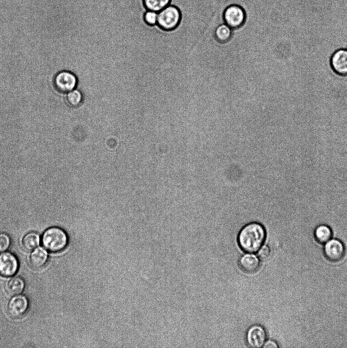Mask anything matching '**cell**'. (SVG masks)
Listing matches in <instances>:
<instances>
[{"mask_svg":"<svg viewBox=\"0 0 347 348\" xmlns=\"http://www.w3.org/2000/svg\"><path fill=\"white\" fill-rule=\"evenodd\" d=\"M171 0H143V5L148 10L158 13L170 4Z\"/></svg>","mask_w":347,"mask_h":348,"instance_id":"cell-18","label":"cell"},{"mask_svg":"<svg viewBox=\"0 0 347 348\" xmlns=\"http://www.w3.org/2000/svg\"><path fill=\"white\" fill-rule=\"evenodd\" d=\"M223 17L225 23L232 29H235L243 24L245 19V13L244 9L240 6L232 5L225 10Z\"/></svg>","mask_w":347,"mask_h":348,"instance_id":"cell-5","label":"cell"},{"mask_svg":"<svg viewBox=\"0 0 347 348\" xmlns=\"http://www.w3.org/2000/svg\"><path fill=\"white\" fill-rule=\"evenodd\" d=\"M263 347L265 348H276L278 347V346L277 343L274 341L269 340L265 342Z\"/></svg>","mask_w":347,"mask_h":348,"instance_id":"cell-22","label":"cell"},{"mask_svg":"<svg viewBox=\"0 0 347 348\" xmlns=\"http://www.w3.org/2000/svg\"><path fill=\"white\" fill-rule=\"evenodd\" d=\"M324 253L327 259L333 262H337L343 257L345 247L340 240L337 239H331L325 243Z\"/></svg>","mask_w":347,"mask_h":348,"instance_id":"cell-8","label":"cell"},{"mask_svg":"<svg viewBox=\"0 0 347 348\" xmlns=\"http://www.w3.org/2000/svg\"><path fill=\"white\" fill-rule=\"evenodd\" d=\"M346 49H347V46H346Z\"/></svg>","mask_w":347,"mask_h":348,"instance_id":"cell-23","label":"cell"},{"mask_svg":"<svg viewBox=\"0 0 347 348\" xmlns=\"http://www.w3.org/2000/svg\"><path fill=\"white\" fill-rule=\"evenodd\" d=\"M48 255L46 250L42 247H37L31 253L29 261L31 265L36 269L43 267L48 260Z\"/></svg>","mask_w":347,"mask_h":348,"instance_id":"cell-12","label":"cell"},{"mask_svg":"<svg viewBox=\"0 0 347 348\" xmlns=\"http://www.w3.org/2000/svg\"><path fill=\"white\" fill-rule=\"evenodd\" d=\"M19 268V262L16 256L10 252L0 254V275L5 277L14 276Z\"/></svg>","mask_w":347,"mask_h":348,"instance_id":"cell-6","label":"cell"},{"mask_svg":"<svg viewBox=\"0 0 347 348\" xmlns=\"http://www.w3.org/2000/svg\"><path fill=\"white\" fill-rule=\"evenodd\" d=\"M66 100L68 105L73 108H77L80 106L83 100L82 92L75 89L67 93Z\"/></svg>","mask_w":347,"mask_h":348,"instance_id":"cell-17","label":"cell"},{"mask_svg":"<svg viewBox=\"0 0 347 348\" xmlns=\"http://www.w3.org/2000/svg\"><path fill=\"white\" fill-rule=\"evenodd\" d=\"M267 334L264 328L259 325H253L247 330L246 340L248 345L251 347H263L266 341Z\"/></svg>","mask_w":347,"mask_h":348,"instance_id":"cell-9","label":"cell"},{"mask_svg":"<svg viewBox=\"0 0 347 348\" xmlns=\"http://www.w3.org/2000/svg\"><path fill=\"white\" fill-rule=\"evenodd\" d=\"M77 84L78 78L76 75L68 71L60 72L54 79L55 88L62 93H68L75 89Z\"/></svg>","mask_w":347,"mask_h":348,"instance_id":"cell-4","label":"cell"},{"mask_svg":"<svg viewBox=\"0 0 347 348\" xmlns=\"http://www.w3.org/2000/svg\"><path fill=\"white\" fill-rule=\"evenodd\" d=\"M40 243V235L35 232L27 233L24 236L22 240V246L27 251L34 250L39 245Z\"/></svg>","mask_w":347,"mask_h":348,"instance_id":"cell-15","label":"cell"},{"mask_svg":"<svg viewBox=\"0 0 347 348\" xmlns=\"http://www.w3.org/2000/svg\"><path fill=\"white\" fill-rule=\"evenodd\" d=\"M266 236V231L263 225L257 222H251L241 229L237 240L243 251L254 253L262 246Z\"/></svg>","mask_w":347,"mask_h":348,"instance_id":"cell-1","label":"cell"},{"mask_svg":"<svg viewBox=\"0 0 347 348\" xmlns=\"http://www.w3.org/2000/svg\"><path fill=\"white\" fill-rule=\"evenodd\" d=\"M11 238L6 233H0V253L5 252L10 247Z\"/></svg>","mask_w":347,"mask_h":348,"instance_id":"cell-20","label":"cell"},{"mask_svg":"<svg viewBox=\"0 0 347 348\" xmlns=\"http://www.w3.org/2000/svg\"><path fill=\"white\" fill-rule=\"evenodd\" d=\"M181 17L179 9L169 4L158 13L157 25L163 30H174L179 24Z\"/></svg>","mask_w":347,"mask_h":348,"instance_id":"cell-3","label":"cell"},{"mask_svg":"<svg viewBox=\"0 0 347 348\" xmlns=\"http://www.w3.org/2000/svg\"><path fill=\"white\" fill-rule=\"evenodd\" d=\"M158 13L147 10L143 15L144 22L149 25L153 26L157 24Z\"/></svg>","mask_w":347,"mask_h":348,"instance_id":"cell-19","label":"cell"},{"mask_svg":"<svg viewBox=\"0 0 347 348\" xmlns=\"http://www.w3.org/2000/svg\"><path fill=\"white\" fill-rule=\"evenodd\" d=\"M240 268L245 273L253 274L257 271L260 266L259 259L255 255L247 253L240 257L239 260Z\"/></svg>","mask_w":347,"mask_h":348,"instance_id":"cell-11","label":"cell"},{"mask_svg":"<svg viewBox=\"0 0 347 348\" xmlns=\"http://www.w3.org/2000/svg\"><path fill=\"white\" fill-rule=\"evenodd\" d=\"M41 242L45 249L50 252L56 253L66 248L68 237L67 233L61 228L51 227L44 231Z\"/></svg>","mask_w":347,"mask_h":348,"instance_id":"cell-2","label":"cell"},{"mask_svg":"<svg viewBox=\"0 0 347 348\" xmlns=\"http://www.w3.org/2000/svg\"><path fill=\"white\" fill-rule=\"evenodd\" d=\"M314 237L317 242L325 244L332 237V231L329 226L326 225H320L314 230Z\"/></svg>","mask_w":347,"mask_h":348,"instance_id":"cell-14","label":"cell"},{"mask_svg":"<svg viewBox=\"0 0 347 348\" xmlns=\"http://www.w3.org/2000/svg\"><path fill=\"white\" fill-rule=\"evenodd\" d=\"M270 254V250L267 245L262 246L258 250L257 256L262 260L267 259Z\"/></svg>","mask_w":347,"mask_h":348,"instance_id":"cell-21","label":"cell"},{"mask_svg":"<svg viewBox=\"0 0 347 348\" xmlns=\"http://www.w3.org/2000/svg\"><path fill=\"white\" fill-rule=\"evenodd\" d=\"M330 65L332 70L340 76H347V49H339L332 55Z\"/></svg>","mask_w":347,"mask_h":348,"instance_id":"cell-10","label":"cell"},{"mask_svg":"<svg viewBox=\"0 0 347 348\" xmlns=\"http://www.w3.org/2000/svg\"><path fill=\"white\" fill-rule=\"evenodd\" d=\"M233 29L226 23L218 25L215 31L216 39L220 42L225 43L232 38Z\"/></svg>","mask_w":347,"mask_h":348,"instance_id":"cell-16","label":"cell"},{"mask_svg":"<svg viewBox=\"0 0 347 348\" xmlns=\"http://www.w3.org/2000/svg\"><path fill=\"white\" fill-rule=\"evenodd\" d=\"M28 306V300L26 296L16 295L12 297L8 303V312L13 318H19L25 314Z\"/></svg>","mask_w":347,"mask_h":348,"instance_id":"cell-7","label":"cell"},{"mask_svg":"<svg viewBox=\"0 0 347 348\" xmlns=\"http://www.w3.org/2000/svg\"><path fill=\"white\" fill-rule=\"evenodd\" d=\"M24 287V281L18 276L12 278L6 284V289L8 293L12 296L20 295L23 292Z\"/></svg>","mask_w":347,"mask_h":348,"instance_id":"cell-13","label":"cell"}]
</instances>
